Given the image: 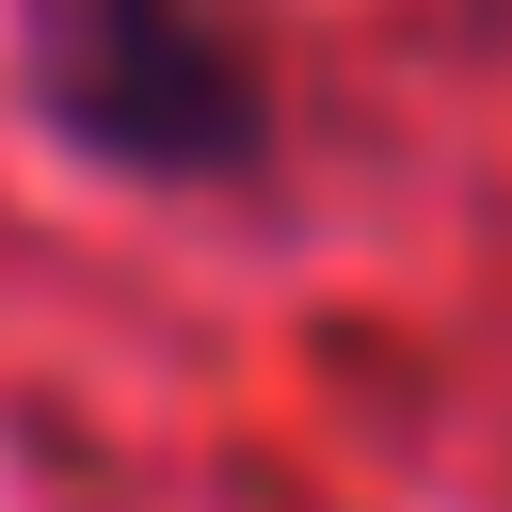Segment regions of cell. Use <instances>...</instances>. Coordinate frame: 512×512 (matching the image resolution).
I'll return each instance as SVG.
<instances>
[{"label":"cell","mask_w":512,"mask_h":512,"mask_svg":"<svg viewBox=\"0 0 512 512\" xmlns=\"http://www.w3.org/2000/svg\"><path fill=\"white\" fill-rule=\"evenodd\" d=\"M32 96L112 176H256L272 64L224 0H32Z\"/></svg>","instance_id":"cell-1"}]
</instances>
